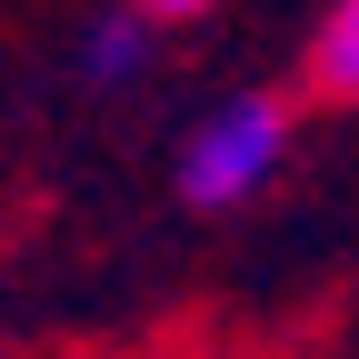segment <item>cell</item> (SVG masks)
<instances>
[{"mask_svg": "<svg viewBox=\"0 0 359 359\" xmlns=\"http://www.w3.org/2000/svg\"><path fill=\"white\" fill-rule=\"evenodd\" d=\"M200 11H219V0H130V20H140V30H160V20H200Z\"/></svg>", "mask_w": 359, "mask_h": 359, "instance_id": "4", "label": "cell"}, {"mask_svg": "<svg viewBox=\"0 0 359 359\" xmlns=\"http://www.w3.org/2000/svg\"><path fill=\"white\" fill-rule=\"evenodd\" d=\"M150 70V30L130 20V11H110V20H90V40H80V80L90 90H130Z\"/></svg>", "mask_w": 359, "mask_h": 359, "instance_id": "3", "label": "cell"}, {"mask_svg": "<svg viewBox=\"0 0 359 359\" xmlns=\"http://www.w3.org/2000/svg\"><path fill=\"white\" fill-rule=\"evenodd\" d=\"M299 80H309V100H359V0H330L320 20H309L299 40Z\"/></svg>", "mask_w": 359, "mask_h": 359, "instance_id": "2", "label": "cell"}, {"mask_svg": "<svg viewBox=\"0 0 359 359\" xmlns=\"http://www.w3.org/2000/svg\"><path fill=\"white\" fill-rule=\"evenodd\" d=\"M290 100L280 90H230L219 110H200V130L180 140V200L190 210H240L259 200L290 160Z\"/></svg>", "mask_w": 359, "mask_h": 359, "instance_id": "1", "label": "cell"}]
</instances>
